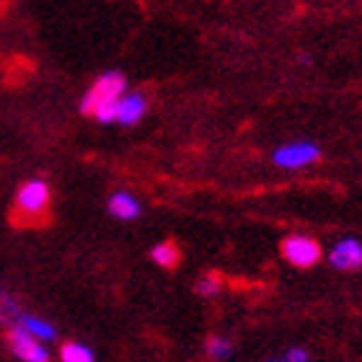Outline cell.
<instances>
[{
  "instance_id": "cell-1",
  "label": "cell",
  "mask_w": 362,
  "mask_h": 362,
  "mask_svg": "<svg viewBox=\"0 0 362 362\" xmlns=\"http://www.w3.org/2000/svg\"><path fill=\"white\" fill-rule=\"evenodd\" d=\"M127 90V78L119 70H106L90 83V88L81 98V112L90 114L101 124L117 122V101Z\"/></svg>"
},
{
  "instance_id": "cell-2",
  "label": "cell",
  "mask_w": 362,
  "mask_h": 362,
  "mask_svg": "<svg viewBox=\"0 0 362 362\" xmlns=\"http://www.w3.org/2000/svg\"><path fill=\"white\" fill-rule=\"evenodd\" d=\"M49 202H52V194H49V184L45 179L23 181L16 192V212L26 220L45 218Z\"/></svg>"
},
{
  "instance_id": "cell-3",
  "label": "cell",
  "mask_w": 362,
  "mask_h": 362,
  "mask_svg": "<svg viewBox=\"0 0 362 362\" xmlns=\"http://www.w3.org/2000/svg\"><path fill=\"white\" fill-rule=\"evenodd\" d=\"M279 251H282V257H285L287 264L298 267V269H310V267H316L324 257V251H321V243L316 238H310V235H300V233H293L282 238L279 243Z\"/></svg>"
},
{
  "instance_id": "cell-4",
  "label": "cell",
  "mask_w": 362,
  "mask_h": 362,
  "mask_svg": "<svg viewBox=\"0 0 362 362\" xmlns=\"http://www.w3.org/2000/svg\"><path fill=\"white\" fill-rule=\"evenodd\" d=\"M321 156L316 143L310 140H295V143L279 145L277 151L272 153V163L277 168H285V171H298V168H308L313 166Z\"/></svg>"
},
{
  "instance_id": "cell-5",
  "label": "cell",
  "mask_w": 362,
  "mask_h": 362,
  "mask_svg": "<svg viewBox=\"0 0 362 362\" xmlns=\"http://www.w3.org/2000/svg\"><path fill=\"white\" fill-rule=\"evenodd\" d=\"M8 349L13 352V357L23 362H47L49 360V349L45 347V341L26 334L18 326L8 329Z\"/></svg>"
},
{
  "instance_id": "cell-6",
  "label": "cell",
  "mask_w": 362,
  "mask_h": 362,
  "mask_svg": "<svg viewBox=\"0 0 362 362\" xmlns=\"http://www.w3.org/2000/svg\"><path fill=\"white\" fill-rule=\"evenodd\" d=\"M329 264L339 272H355L362 267V241L355 235H347L332 246V251L326 254Z\"/></svg>"
},
{
  "instance_id": "cell-7",
  "label": "cell",
  "mask_w": 362,
  "mask_h": 362,
  "mask_svg": "<svg viewBox=\"0 0 362 362\" xmlns=\"http://www.w3.org/2000/svg\"><path fill=\"white\" fill-rule=\"evenodd\" d=\"M148 112V98L140 90H124L117 101V124L122 127H132L143 119Z\"/></svg>"
},
{
  "instance_id": "cell-8",
  "label": "cell",
  "mask_w": 362,
  "mask_h": 362,
  "mask_svg": "<svg viewBox=\"0 0 362 362\" xmlns=\"http://www.w3.org/2000/svg\"><path fill=\"white\" fill-rule=\"evenodd\" d=\"M106 210H109V215L117 220H137L140 218V212H143V207H140V202H137L129 192L119 189V192H114V194L109 197Z\"/></svg>"
},
{
  "instance_id": "cell-9",
  "label": "cell",
  "mask_w": 362,
  "mask_h": 362,
  "mask_svg": "<svg viewBox=\"0 0 362 362\" xmlns=\"http://www.w3.org/2000/svg\"><path fill=\"white\" fill-rule=\"evenodd\" d=\"M151 259L158 267H163V269H174V267L179 264L181 251H179V246H176L174 241H160L151 249Z\"/></svg>"
},
{
  "instance_id": "cell-10",
  "label": "cell",
  "mask_w": 362,
  "mask_h": 362,
  "mask_svg": "<svg viewBox=\"0 0 362 362\" xmlns=\"http://www.w3.org/2000/svg\"><path fill=\"white\" fill-rule=\"evenodd\" d=\"M60 360L62 362H93L96 355H93V349L83 341H65L60 347Z\"/></svg>"
},
{
  "instance_id": "cell-11",
  "label": "cell",
  "mask_w": 362,
  "mask_h": 362,
  "mask_svg": "<svg viewBox=\"0 0 362 362\" xmlns=\"http://www.w3.org/2000/svg\"><path fill=\"white\" fill-rule=\"evenodd\" d=\"M204 355L210 357V360H230L233 344H230L228 337H210V339L204 341Z\"/></svg>"
},
{
  "instance_id": "cell-12",
  "label": "cell",
  "mask_w": 362,
  "mask_h": 362,
  "mask_svg": "<svg viewBox=\"0 0 362 362\" xmlns=\"http://www.w3.org/2000/svg\"><path fill=\"white\" fill-rule=\"evenodd\" d=\"M220 290H223V279L218 274H204L202 279L194 282V293L202 298H215V295H220Z\"/></svg>"
},
{
  "instance_id": "cell-13",
  "label": "cell",
  "mask_w": 362,
  "mask_h": 362,
  "mask_svg": "<svg viewBox=\"0 0 362 362\" xmlns=\"http://www.w3.org/2000/svg\"><path fill=\"white\" fill-rule=\"evenodd\" d=\"M279 360H285V362H308L310 355H308V349H305V347H290V349H285V355L279 357Z\"/></svg>"
}]
</instances>
